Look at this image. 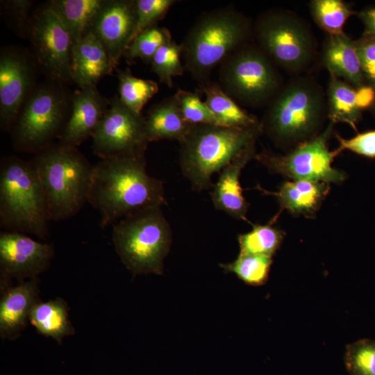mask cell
<instances>
[{"mask_svg":"<svg viewBox=\"0 0 375 375\" xmlns=\"http://www.w3.org/2000/svg\"><path fill=\"white\" fill-rule=\"evenodd\" d=\"M144 120L149 142L162 140L181 142L192 126L183 119L174 96L152 106L144 116Z\"/></svg>","mask_w":375,"mask_h":375,"instance_id":"obj_23","label":"cell"},{"mask_svg":"<svg viewBox=\"0 0 375 375\" xmlns=\"http://www.w3.org/2000/svg\"><path fill=\"white\" fill-rule=\"evenodd\" d=\"M55 251L51 244L40 242L26 234L4 231L0 234V288L38 278L51 265Z\"/></svg>","mask_w":375,"mask_h":375,"instance_id":"obj_15","label":"cell"},{"mask_svg":"<svg viewBox=\"0 0 375 375\" xmlns=\"http://www.w3.org/2000/svg\"><path fill=\"white\" fill-rule=\"evenodd\" d=\"M112 239L121 261L134 276L163 274L172 231L161 207L144 209L117 222Z\"/></svg>","mask_w":375,"mask_h":375,"instance_id":"obj_7","label":"cell"},{"mask_svg":"<svg viewBox=\"0 0 375 375\" xmlns=\"http://www.w3.org/2000/svg\"><path fill=\"white\" fill-rule=\"evenodd\" d=\"M335 137L340 143L337 149L340 153L348 150L366 158H375V130L358 133L350 139H344L338 134Z\"/></svg>","mask_w":375,"mask_h":375,"instance_id":"obj_39","label":"cell"},{"mask_svg":"<svg viewBox=\"0 0 375 375\" xmlns=\"http://www.w3.org/2000/svg\"><path fill=\"white\" fill-rule=\"evenodd\" d=\"M38 278L19 282L1 290L0 336L13 340L26 328L30 313L40 302Z\"/></svg>","mask_w":375,"mask_h":375,"instance_id":"obj_18","label":"cell"},{"mask_svg":"<svg viewBox=\"0 0 375 375\" xmlns=\"http://www.w3.org/2000/svg\"><path fill=\"white\" fill-rule=\"evenodd\" d=\"M38 333L61 344L65 337L73 335L75 329L69 319V308L61 298L40 301L33 308L28 318Z\"/></svg>","mask_w":375,"mask_h":375,"instance_id":"obj_25","label":"cell"},{"mask_svg":"<svg viewBox=\"0 0 375 375\" xmlns=\"http://www.w3.org/2000/svg\"><path fill=\"white\" fill-rule=\"evenodd\" d=\"M3 12L12 29L21 37L26 38L34 1L31 0L1 1Z\"/></svg>","mask_w":375,"mask_h":375,"instance_id":"obj_37","label":"cell"},{"mask_svg":"<svg viewBox=\"0 0 375 375\" xmlns=\"http://www.w3.org/2000/svg\"><path fill=\"white\" fill-rule=\"evenodd\" d=\"M199 91L204 94V102L219 125L231 128H262L258 118L244 110L219 83L209 81L201 84Z\"/></svg>","mask_w":375,"mask_h":375,"instance_id":"obj_24","label":"cell"},{"mask_svg":"<svg viewBox=\"0 0 375 375\" xmlns=\"http://www.w3.org/2000/svg\"><path fill=\"white\" fill-rule=\"evenodd\" d=\"M116 71L119 101L131 111L142 114L145 104L158 92V83L134 76L128 68Z\"/></svg>","mask_w":375,"mask_h":375,"instance_id":"obj_28","label":"cell"},{"mask_svg":"<svg viewBox=\"0 0 375 375\" xmlns=\"http://www.w3.org/2000/svg\"><path fill=\"white\" fill-rule=\"evenodd\" d=\"M219 81L239 105L253 108L269 104L283 86L276 66L256 44L249 43L220 64Z\"/></svg>","mask_w":375,"mask_h":375,"instance_id":"obj_10","label":"cell"},{"mask_svg":"<svg viewBox=\"0 0 375 375\" xmlns=\"http://www.w3.org/2000/svg\"><path fill=\"white\" fill-rule=\"evenodd\" d=\"M262 128H231L194 124L180 143V166L193 190L213 187L212 176L237 158L256 153Z\"/></svg>","mask_w":375,"mask_h":375,"instance_id":"obj_3","label":"cell"},{"mask_svg":"<svg viewBox=\"0 0 375 375\" xmlns=\"http://www.w3.org/2000/svg\"><path fill=\"white\" fill-rule=\"evenodd\" d=\"M116 67L102 43L92 32L74 42L70 74L72 81L78 88L96 86Z\"/></svg>","mask_w":375,"mask_h":375,"instance_id":"obj_19","label":"cell"},{"mask_svg":"<svg viewBox=\"0 0 375 375\" xmlns=\"http://www.w3.org/2000/svg\"><path fill=\"white\" fill-rule=\"evenodd\" d=\"M251 21L233 8L203 13L182 42L184 66L201 84L210 81L213 69L252 36Z\"/></svg>","mask_w":375,"mask_h":375,"instance_id":"obj_4","label":"cell"},{"mask_svg":"<svg viewBox=\"0 0 375 375\" xmlns=\"http://www.w3.org/2000/svg\"><path fill=\"white\" fill-rule=\"evenodd\" d=\"M181 44L172 40L157 51L150 62L160 82L169 88L173 86V78L183 75L185 69L181 60Z\"/></svg>","mask_w":375,"mask_h":375,"instance_id":"obj_33","label":"cell"},{"mask_svg":"<svg viewBox=\"0 0 375 375\" xmlns=\"http://www.w3.org/2000/svg\"><path fill=\"white\" fill-rule=\"evenodd\" d=\"M105 0H51L44 5L69 31L74 42L90 32Z\"/></svg>","mask_w":375,"mask_h":375,"instance_id":"obj_26","label":"cell"},{"mask_svg":"<svg viewBox=\"0 0 375 375\" xmlns=\"http://www.w3.org/2000/svg\"><path fill=\"white\" fill-rule=\"evenodd\" d=\"M199 93V90L192 92L178 89L173 95L183 119L192 125H219L204 101L201 100Z\"/></svg>","mask_w":375,"mask_h":375,"instance_id":"obj_35","label":"cell"},{"mask_svg":"<svg viewBox=\"0 0 375 375\" xmlns=\"http://www.w3.org/2000/svg\"><path fill=\"white\" fill-rule=\"evenodd\" d=\"M355 41L366 84L375 92V35L363 32Z\"/></svg>","mask_w":375,"mask_h":375,"instance_id":"obj_38","label":"cell"},{"mask_svg":"<svg viewBox=\"0 0 375 375\" xmlns=\"http://www.w3.org/2000/svg\"><path fill=\"white\" fill-rule=\"evenodd\" d=\"M334 124L328 122L316 137L303 142L285 154L263 149L255 159L272 174L291 181H311L327 183H340L347 174L334 168V158L340 153L330 151L328 142L333 133Z\"/></svg>","mask_w":375,"mask_h":375,"instance_id":"obj_11","label":"cell"},{"mask_svg":"<svg viewBox=\"0 0 375 375\" xmlns=\"http://www.w3.org/2000/svg\"><path fill=\"white\" fill-rule=\"evenodd\" d=\"M30 161L46 194L51 221L71 218L88 203L94 165L76 147L55 142Z\"/></svg>","mask_w":375,"mask_h":375,"instance_id":"obj_5","label":"cell"},{"mask_svg":"<svg viewBox=\"0 0 375 375\" xmlns=\"http://www.w3.org/2000/svg\"><path fill=\"white\" fill-rule=\"evenodd\" d=\"M135 0H105L90 32L117 65L135 37Z\"/></svg>","mask_w":375,"mask_h":375,"instance_id":"obj_16","label":"cell"},{"mask_svg":"<svg viewBox=\"0 0 375 375\" xmlns=\"http://www.w3.org/2000/svg\"><path fill=\"white\" fill-rule=\"evenodd\" d=\"M31 53L47 79L62 84L72 81L70 66L74 39L45 5L34 10L26 35Z\"/></svg>","mask_w":375,"mask_h":375,"instance_id":"obj_12","label":"cell"},{"mask_svg":"<svg viewBox=\"0 0 375 375\" xmlns=\"http://www.w3.org/2000/svg\"><path fill=\"white\" fill-rule=\"evenodd\" d=\"M110 102L97 86L76 90L72 93L70 113L58 142L76 147L92 138Z\"/></svg>","mask_w":375,"mask_h":375,"instance_id":"obj_17","label":"cell"},{"mask_svg":"<svg viewBox=\"0 0 375 375\" xmlns=\"http://www.w3.org/2000/svg\"><path fill=\"white\" fill-rule=\"evenodd\" d=\"M272 262V256L239 253L234 261L219 266L225 272L235 274L245 284L260 286L267 282Z\"/></svg>","mask_w":375,"mask_h":375,"instance_id":"obj_31","label":"cell"},{"mask_svg":"<svg viewBox=\"0 0 375 375\" xmlns=\"http://www.w3.org/2000/svg\"><path fill=\"white\" fill-rule=\"evenodd\" d=\"M72 96L65 84L47 78L38 83L11 132L14 149L35 154L58 140L70 113Z\"/></svg>","mask_w":375,"mask_h":375,"instance_id":"obj_8","label":"cell"},{"mask_svg":"<svg viewBox=\"0 0 375 375\" xmlns=\"http://www.w3.org/2000/svg\"><path fill=\"white\" fill-rule=\"evenodd\" d=\"M39 68L32 53L17 47L0 52V127L12 132L28 97L38 85Z\"/></svg>","mask_w":375,"mask_h":375,"instance_id":"obj_14","label":"cell"},{"mask_svg":"<svg viewBox=\"0 0 375 375\" xmlns=\"http://www.w3.org/2000/svg\"><path fill=\"white\" fill-rule=\"evenodd\" d=\"M176 2L175 0H135L136 15L135 37L142 31L157 25Z\"/></svg>","mask_w":375,"mask_h":375,"instance_id":"obj_36","label":"cell"},{"mask_svg":"<svg viewBox=\"0 0 375 375\" xmlns=\"http://www.w3.org/2000/svg\"><path fill=\"white\" fill-rule=\"evenodd\" d=\"M326 94L328 122L334 124L345 123L357 131L356 125L362 119V110L358 103L356 88L329 74Z\"/></svg>","mask_w":375,"mask_h":375,"instance_id":"obj_27","label":"cell"},{"mask_svg":"<svg viewBox=\"0 0 375 375\" xmlns=\"http://www.w3.org/2000/svg\"><path fill=\"white\" fill-rule=\"evenodd\" d=\"M329 183L311 181H286L276 192L257 185L256 189L266 195L276 197L281 210L294 216L314 218L330 191Z\"/></svg>","mask_w":375,"mask_h":375,"instance_id":"obj_20","label":"cell"},{"mask_svg":"<svg viewBox=\"0 0 375 375\" xmlns=\"http://www.w3.org/2000/svg\"><path fill=\"white\" fill-rule=\"evenodd\" d=\"M309 9L314 22L328 35L344 32L347 19L356 13L349 3L342 0H312Z\"/></svg>","mask_w":375,"mask_h":375,"instance_id":"obj_30","label":"cell"},{"mask_svg":"<svg viewBox=\"0 0 375 375\" xmlns=\"http://www.w3.org/2000/svg\"><path fill=\"white\" fill-rule=\"evenodd\" d=\"M256 45L276 67L297 74L314 61L317 42L308 24L296 13L272 9L262 13L253 25Z\"/></svg>","mask_w":375,"mask_h":375,"instance_id":"obj_9","label":"cell"},{"mask_svg":"<svg viewBox=\"0 0 375 375\" xmlns=\"http://www.w3.org/2000/svg\"><path fill=\"white\" fill-rule=\"evenodd\" d=\"M145 155L101 159L94 165L88 203L105 228L138 211L167 203L163 183L146 170Z\"/></svg>","mask_w":375,"mask_h":375,"instance_id":"obj_1","label":"cell"},{"mask_svg":"<svg viewBox=\"0 0 375 375\" xmlns=\"http://www.w3.org/2000/svg\"><path fill=\"white\" fill-rule=\"evenodd\" d=\"M323 64L329 74L355 88L366 85L356 41L344 32L328 35L322 49Z\"/></svg>","mask_w":375,"mask_h":375,"instance_id":"obj_21","label":"cell"},{"mask_svg":"<svg viewBox=\"0 0 375 375\" xmlns=\"http://www.w3.org/2000/svg\"><path fill=\"white\" fill-rule=\"evenodd\" d=\"M275 219L267 224H253L249 232L239 235L240 253L273 257L285 237L283 231L273 226Z\"/></svg>","mask_w":375,"mask_h":375,"instance_id":"obj_29","label":"cell"},{"mask_svg":"<svg viewBox=\"0 0 375 375\" xmlns=\"http://www.w3.org/2000/svg\"><path fill=\"white\" fill-rule=\"evenodd\" d=\"M172 40L169 29L155 25L138 33L130 43L124 56L130 61L139 58L150 63L157 51Z\"/></svg>","mask_w":375,"mask_h":375,"instance_id":"obj_32","label":"cell"},{"mask_svg":"<svg viewBox=\"0 0 375 375\" xmlns=\"http://www.w3.org/2000/svg\"><path fill=\"white\" fill-rule=\"evenodd\" d=\"M344 363L349 375H375V340L361 339L348 344Z\"/></svg>","mask_w":375,"mask_h":375,"instance_id":"obj_34","label":"cell"},{"mask_svg":"<svg viewBox=\"0 0 375 375\" xmlns=\"http://www.w3.org/2000/svg\"><path fill=\"white\" fill-rule=\"evenodd\" d=\"M326 119V94L310 76H296L283 85L268 104L261 122L274 143L290 151L319 135Z\"/></svg>","mask_w":375,"mask_h":375,"instance_id":"obj_2","label":"cell"},{"mask_svg":"<svg viewBox=\"0 0 375 375\" xmlns=\"http://www.w3.org/2000/svg\"><path fill=\"white\" fill-rule=\"evenodd\" d=\"M365 26L364 32L375 35V7H367L356 12Z\"/></svg>","mask_w":375,"mask_h":375,"instance_id":"obj_40","label":"cell"},{"mask_svg":"<svg viewBox=\"0 0 375 375\" xmlns=\"http://www.w3.org/2000/svg\"><path fill=\"white\" fill-rule=\"evenodd\" d=\"M92 149L101 159L144 155L149 144L142 114H136L115 96L92 135Z\"/></svg>","mask_w":375,"mask_h":375,"instance_id":"obj_13","label":"cell"},{"mask_svg":"<svg viewBox=\"0 0 375 375\" xmlns=\"http://www.w3.org/2000/svg\"><path fill=\"white\" fill-rule=\"evenodd\" d=\"M51 221L49 205L31 161L14 156L0 163V224L7 231L45 240Z\"/></svg>","mask_w":375,"mask_h":375,"instance_id":"obj_6","label":"cell"},{"mask_svg":"<svg viewBox=\"0 0 375 375\" xmlns=\"http://www.w3.org/2000/svg\"><path fill=\"white\" fill-rule=\"evenodd\" d=\"M257 153L242 155L221 171L218 180L210 192L214 207L235 219L249 222L247 218L249 203L246 201L240 185L241 172L247 164L255 159Z\"/></svg>","mask_w":375,"mask_h":375,"instance_id":"obj_22","label":"cell"}]
</instances>
